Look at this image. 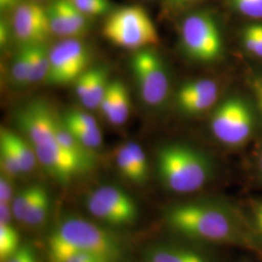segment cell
Returning a JSON list of instances; mask_svg holds the SVG:
<instances>
[{
  "label": "cell",
  "instance_id": "3957f363",
  "mask_svg": "<svg viewBox=\"0 0 262 262\" xmlns=\"http://www.w3.org/2000/svg\"><path fill=\"white\" fill-rule=\"evenodd\" d=\"M157 171L161 184L169 191L189 194L211 181L214 165L204 151L184 143H170L157 152Z\"/></svg>",
  "mask_w": 262,
  "mask_h": 262
},
{
  "label": "cell",
  "instance_id": "484cf974",
  "mask_svg": "<svg viewBox=\"0 0 262 262\" xmlns=\"http://www.w3.org/2000/svg\"><path fill=\"white\" fill-rule=\"evenodd\" d=\"M115 160H116L118 170L120 171L123 178L128 180L129 182L135 185L143 186L140 175L133 162L130 152L127 149L125 143L117 148V150L115 151Z\"/></svg>",
  "mask_w": 262,
  "mask_h": 262
},
{
  "label": "cell",
  "instance_id": "836d02e7",
  "mask_svg": "<svg viewBox=\"0 0 262 262\" xmlns=\"http://www.w3.org/2000/svg\"><path fill=\"white\" fill-rule=\"evenodd\" d=\"M252 90H253L254 99L257 105L258 111L262 117V73L253 77L252 81Z\"/></svg>",
  "mask_w": 262,
  "mask_h": 262
},
{
  "label": "cell",
  "instance_id": "6da1fadb",
  "mask_svg": "<svg viewBox=\"0 0 262 262\" xmlns=\"http://www.w3.org/2000/svg\"><path fill=\"white\" fill-rule=\"evenodd\" d=\"M165 223L175 233L206 243L256 249L248 216L233 204L222 199H197L166 209Z\"/></svg>",
  "mask_w": 262,
  "mask_h": 262
},
{
  "label": "cell",
  "instance_id": "8fae6325",
  "mask_svg": "<svg viewBox=\"0 0 262 262\" xmlns=\"http://www.w3.org/2000/svg\"><path fill=\"white\" fill-rule=\"evenodd\" d=\"M48 19L52 33L64 38H80L91 28L90 18L69 0H54L47 7Z\"/></svg>",
  "mask_w": 262,
  "mask_h": 262
},
{
  "label": "cell",
  "instance_id": "d590c367",
  "mask_svg": "<svg viewBox=\"0 0 262 262\" xmlns=\"http://www.w3.org/2000/svg\"><path fill=\"white\" fill-rule=\"evenodd\" d=\"M13 30L9 23L5 19H1L0 21V45L1 48H5L9 44Z\"/></svg>",
  "mask_w": 262,
  "mask_h": 262
},
{
  "label": "cell",
  "instance_id": "277c9868",
  "mask_svg": "<svg viewBox=\"0 0 262 262\" xmlns=\"http://www.w3.org/2000/svg\"><path fill=\"white\" fill-rule=\"evenodd\" d=\"M184 54L193 61L211 63L225 53V40L215 15L209 10H196L187 14L179 28Z\"/></svg>",
  "mask_w": 262,
  "mask_h": 262
},
{
  "label": "cell",
  "instance_id": "1f68e13d",
  "mask_svg": "<svg viewBox=\"0 0 262 262\" xmlns=\"http://www.w3.org/2000/svg\"><path fill=\"white\" fill-rule=\"evenodd\" d=\"M6 262H39L37 253L29 244H23L19 251Z\"/></svg>",
  "mask_w": 262,
  "mask_h": 262
},
{
  "label": "cell",
  "instance_id": "8d00e7d4",
  "mask_svg": "<svg viewBox=\"0 0 262 262\" xmlns=\"http://www.w3.org/2000/svg\"><path fill=\"white\" fill-rule=\"evenodd\" d=\"M13 219L15 217L11 203L0 202V224L11 225Z\"/></svg>",
  "mask_w": 262,
  "mask_h": 262
},
{
  "label": "cell",
  "instance_id": "60d3db41",
  "mask_svg": "<svg viewBox=\"0 0 262 262\" xmlns=\"http://www.w3.org/2000/svg\"><path fill=\"white\" fill-rule=\"evenodd\" d=\"M257 169H258V172H259V175L262 180V148L259 152V156H258V159H257Z\"/></svg>",
  "mask_w": 262,
  "mask_h": 262
},
{
  "label": "cell",
  "instance_id": "f546056e",
  "mask_svg": "<svg viewBox=\"0 0 262 262\" xmlns=\"http://www.w3.org/2000/svg\"><path fill=\"white\" fill-rule=\"evenodd\" d=\"M125 145L130 152L131 158L133 159V162L136 166V169L140 175L141 180L144 185L146 184V182L149 178V164H148L147 156L137 143L129 141V142H126Z\"/></svg>",
  "mask_w": 262,
  "mask_h": 262
},
{
  "label": "cell",
  "instance_id": "4dcf8cb0",
  "mask_svg": "<svg viewBox=\"0 0 262 262\" xmlns=\"http://www.w3.org/2000/svg\"><path fill=\"white\" fill-rule=\"evenodd\" d=\"M249 209L248 219L253 234L258 244L262 245V199L253 201Z\"/></svg>",
  "mask_w": 262,
  "mask_h": 262
},
{
  "label": "cell",
  "instance_id": "30bf717a",
  "mask_svg": "<svg viewBox=\"0 0 262 262\" xmlns=\"http://www.w3.org/2000/svg\"><path fill=\"white\" fill-rule=\"evenodd\" d=\"M57 116L42 100H33L17 113L19 128L33 147L47 145L55 141Z\"/></svg>",
  "mask_w": 262,
  "mask_h": 262
},
{
  "label": "cell",
  "instance_id": "7a4b0ae2",
  "mask_svg": "<svg viewBox=\"0 0 262 262\" xmlns=\"http://www.w3.org/2000/svg\"><path fill=\"white\" fill-rule=\"evenodd\" d=\"M47 247L51 262H66L77 253H91L117 262L122 254V245L114 235L80 217L62 221L48 238Z\"/></svg>",
  "mask_w": 262,
  "mask_h": 262
},
{
  "label": "cell",
  "instance_id": "7402d4cb",
  "mask_svg": "<svg viewBox=\"0 0 262 262\" xmlns=\"http://www.w3.org/2000/svg\"><path fill=\"white\" fill-rule=\"evenodd\" d=\"M130 96L126 85L121 80H116V98L108 121L114 125H122L130 114Z\"/></svg>",
  "mask_w": 262,
  "mask_h": 262
},
{
  "label": "cell",
  "instance_id": "8992f818",
  "mask_svg": "<svg viewBox=\"0 0 262 262\" xmlns=\"http://www.w3.org/2000/svg\"><path fill=\"white\" fill-rule=\"evenodd\" d=\"M255 121L250 102L240 95H231L215 105L210 119V130L223 146L238 149L252 139Z\"/></svg>",
  "mask_w": 262,
  "mask_h": 262
},
{
  "label": "cell",
  "instance_id": "44dd1931",
  "mask_svg": "<svg viewBox=\"0 0 262 262\" xmlns=\"http://www.w3.org/2000/svg\"><path fill=\"white\" fill-rule=\"evenodd\" d=\"M0 166L2 174L10 179H15L23 174L17 155L6 134L5 128L0 130Z\"/></svg>",
  "mask_w": 262,
  "mask_h": 262
},
{
  "label": "cell",
  "instance_id": "9c48e42d",
  "mask_svg": "<svg viewBox=\"0 0 262 262\" xmlns=\"http://www.w3.org/2000/svg\"><path fill=\"white\" fill-rule=\"evenodd\" d=\"M11 27L21 46L46 44L51 36L46 8L34 1L23 0L13 9Z\"/></svg>",
  "mask_w": 262,
  "mask_h": 262
},
{
  "label": "cell",
  "instance_id": "e575fe53",
  "mask_svg": "<svg viewBox=\"0 0 262 262\" xmlns=\"http://www.w3.org/2000/svg\"><path fill=\"white\" fill-rule=\"evenodd\" d=\"M201 0H165V5L170 11H182L196 4Z\"/></svg>",
  "mask_w": 262,
  "mask_h": 262
},
{
  "label": "cell",
  "instance_id": "2e32d148",
  "mask_svg": "<svg viewBox=\"0 0 262 262\" xmlns=\"http://www.w3.org/2000/svg\"><path fill=\"white\" fill-rule=\"evenodd\" d=\"M150 262H210L206 255L182 246H159L150 250Z\"/></svg>",
  "mask_w": 262,
  "mask_h": 262
},
{
  "label": "cell",
  "instance_id": "d6a6232c",
  "mask_svg": "<svg viewBox=\"0 0 262 262\" xmlns=\"http://www.w3.org/2000/svg\"><path fill=\"white\" fill-rule=\"evenodd\" d=\"M14 187L12 184V179L1 174L0 176V202L12 203L14 197Z\"/></svg>",
  "mask_w": 262,
  "mask_h": 262
},
{
  "label": "cell",
  "instance_id": "ab89813d",
  "mask_svg": "<svg viewBox=\"0 0 262 262\" xmlns=\"http://www.w3.org/2000/svg\"><path fill=\"white\" fill-rule=\"evenodd\" d=\"M252 26L262 47V21H254L252 23Z\"/></svg>",
  "mask_w": 262,
  "mask_h": 262
},
{
  "label": "cell",
  "instance_id": "5b68a950",
  "mask_svg": "<svg viewBox=\"0 0 262 262\" xmlns=\"http://www.w3.org/2000/svg\"><path fill=\"white\" fill-rule=\"evenodd\" d=\"M104 37L114 45L138 51L159 43V33L147 11L131 5L113 10L104 21Z\"/></svg>",
  "mask_w": 262,
  "mask_h": 262
},
{
  "label": "cell",
  "instance_id": "ffe728a7",
  "mask_svg": "<svg viewBox=\"0 0 262 262\" xmlns=\"http://www.w3.org/2000/svg\"><path fill=\"white\" fill-rule=\"evenodd\" d=\"M5 131L13 146V149L17 155L23 174H28L32 172L36 167L38 162L35 148L31 143H28V141L25 140L17 133L8 129H5Z\"/></svg>",
  "mask_w": 262,
  "mask_h": 262
},
{
  "label": "cell",
  "instance_id": "cb8c5ba5",
  "mask_svg": "<svg viewBox=\"0 0 262 262\" xmlns=\"http://www.w3.org/2000/svg\"><path fill=\"white\" fill-rule=\"evenodd\" d=\"M43 186L38 185V184H33L31 186L25 187L19 191L12 201L11 205L13 209L14 213V217L23 223L25 215L28 212V208L31 206L33 201L36 199V197L39 195L41 190L43 189Z\"/></svg>",
  "mask_w": 262,
  "mask_h": 262
},
{
  "label": "cell",
  "instance_id": "e0dca14e",
  "mask_svg": "<svg viewBox=\"0 0 262 262\" xmlns=\"http://www.w3.org/2000/svg\"><path fill=\"white\" fill-rule=\"evenodd\" d=\"M84 205L91 215H94L95 219L105 225H111L114 227L131 225L130 222L124 215L110 205L106 204L92 192H89L84 198Z\"/></svg>",
  "mask_w": 262,
  "mask_h": 262
},
{
  "label": "cell",
  "instance_id": "d4e9b609",
  "mask_svg": "<svg viewBox=\"0 0 262 262\" xmlns=\"http://www.w3.org/2000/svg\"><path fill=\"white\" fill-rule=\"evenodd\" d=\"M19 231L12 225L0 224V260L6 262L19 251L20 246Z\"/></svg>",
  "mask_w": 262,
  "mask_h": 262
},
{
  "label": "cell",
  "instance_id": "f35d334b",
  "mask_svg": "<svg viewBox=\"0 0 262 262\" xmlns=\"http://www.w3.org/2000/svg\"><path fill=\"white\" fill-rule=\"evenodd\" d=\"M23 0H0V9L2 12H6L8 10H13Z\"/></svg>",
  "mask_w": 262,
  "mask_h": 262
},
{
  "label": "cell",
  "instance_id": "4316f807",
  "mask_svg": "<svg viewBox=\"0 0 262 262\" xmlns=\"http://www.w3.org/2000/svg\"><path fill=\"white\" fill-rule=\"evenodd\" d=\"M29 68V47L21 46V49L14 57L11 66V76L13 82L18 85L28 84Z\"/></svg>",
  "mask_w": 262,
  "mask_h": 262
},
{
  "label": "cell",
  "instance_id": "d6986e66",
  "mask_svg": "<svg viewBox=\"0 0 262 262\" xmlns=\"http://www.w3.org/2000/svg\"><path fill=\"white\" fill-rule=\"evenodd\" d=\"M29 47V79L28 84L46 82L50 69V50L46 44Z\"/></svg>",
  "mask_w": 262,
  "mask_h": 262
},
{
  "label": "cell",
  "instance_id": "74e56055",
  "mask_svg": "<svg viewBox=\"0 0 262 262\" xmlns=\"http://www.w3.org/2000/svg\"><path fill=\"white\" fill-rule=\"evenodd\" d=\"M66 262H110L105 258L91 253H77L72 255Z\"/></svg>",
  "mask_w": 262,
  "mask_h": 262
},
{
  "label": "cell",
  "instance_id": "ba28073f",
  "mask_svg": "<svg viewBox=\"0 0 262 262\" xmlns=\"http://www.w3.org/2000/svg\"><path fill=\"white\" fill-rule=\"evenodd\" d=\"M91 51L80 38H64L50 50V69L46 83L66 85L88 70Z\"/></svg>",
  "mask_w": 262,
  "mask_h": 262
},
{
  "label": "cell",
  "instance_id": "4fadbf2b",
  "mask_svg": "<svg viewBox=\"0 0 262 262\" xmlns=\"http://www.w3.org/2000/svg\"><path fill=\"white\" fill-rule=\"evenodd\" d=\"M109 83L108 70L105 66L89 68L74 83L76 96L86 109H97Z\"/></svg>",
  "mask_w": 262,
  "mask_h": 262
},
{
  "label": "cell",
  "instance_id": "9a60e30c",
  "mask_svg": "<svg viewBox=\"0 0 262 262\" xmlns=\"http://www.w3.org/2000/svg\"><path fill=\"white\" fill-rule=\"evenodd\" d=\"M55 140L59 145V147H61L69 155H71L80 162H82L89 170L94 168L95 163L94 150L84 147V145L68 130V128L60 121L58 116L56 119Z\"/></svg>",
  "mask_w": 262,
  "mask_h": 262
},
{
  "label": "cell",
  "instance_id": "7c38bea8",
  "mask_svg": "<svg viewBox=\"0 0 262 262\" xmlns=\"http://www.w3.org/2000/svg\"><path fill=\"white\" fill-rule=\"evenodd\" d=\"M34 148L38 162L53 178L61 183H69L77 176L90 171L82 162L59 147L56 140Z\"/></svg>",
  "mask_w": 262,
  "mask_h": 262
},
{
  "label": "cell",
  "instance_id": "603a6c76",
  "mask_svg": "<svg viewBox=\"0 0 262 262\" xmlns=\"http://www.w3.org/2000/svg\"><path fill=\"white\" fill-rule=\"evenodd\" d=\"M50 209L51 198L47 188L44 187L31 206L28 208L23 223L31 227H37L43 225L48 219Z\"/></svg>",
  "mask_w": 262,
  "mask_h": 262
},
{
  "label": "cell",
  "instance_id": "f1b7e54d",
  "mask_svg": "<svg viewBox=\"0 0 262 262\" xmlns=\"http://www.w3.org/2000/svg\"><path fill=\"white\" fill-rule=\"evenodd\" d=\"M228 4L245 18L262 21V0H228Z\"/></svg>",
  "mask_w": 262,
  "mask_h": 262
},
{
  "label": "cell",
  "instance_id": "52a82bcc",
  "mask_svg": "<svg viewBox=\"0 0 262 262\" xmlns=\"http://www.w3.org/2000/svg\"><path fill=\"white\" fill-rule=\"evenodd\" d=\"M131 70L143 102L159 108L171 93L168 68L162 57L151 48L135 51L131 57Z\"/></svg>",
  "mask_w": 262,
  "mask_h": 262
},
{
  "label": "cell",
  "instance_id": "b9f144b4",
  "mask_svg": "<svg viewBox=\"0 0 262 262\" xmlns=\"http://www.w3.org/2000/svg\"><path fill=\"white\" fill-rule=\"evenodd\" d=\"M241 262H253L252 261V260H250V259H244V260H242Z\"/></svg>",
  "mask_w": 262,
  "mask_h": 262
},
{
  "label": "cell",
  "instance_id": "ac0fdd59",
  "mask_svg": "<svg viewBox=\"0 0 262 262\" xmlns=\"http://www.w3.org/2000/svg\"><path fill=\"white\" fill-rule=\"evenodd\" d=\"M220 90L190 96L175 97L176 104L181 113L187 116H197L215 108L219 103Z\"/></svg>",
  "mask_w": 262,
  "mask_h": 262
},
{
  "label": "cell",
  "instance_id": "83f0119b",
  "mask_svg": "<svg viewBox=\"0 0 262 262\" xmlns=\"http://www.w3.org/2000/svg\"><path fill=\"white\" fill-rule=\"evenodd\" d=\"M77 9L81 11L90 19L94 17H99L109 15L113 10L111 0H69Z\"/></svg>",
  "mask_w": 262,
  "mask_h": 262
},
{
  "label": "cell",
  "instance_id": "5bb4252c",
  "mask_svg": "<svg viewBox=\"0 0 262 262\" xmlns=\"http://www.w3.org/2000/svg\"><path fill=\"white\" fill-rule=\"evenodd\" d=\"M91 192L124 215L130 222L131 225L136 222L139 215L138 206L134 199L122 188L114 186H102Z\"/></svg>",
  "mask_w": 262,
  "mask_h": 262
}]
</instances>
